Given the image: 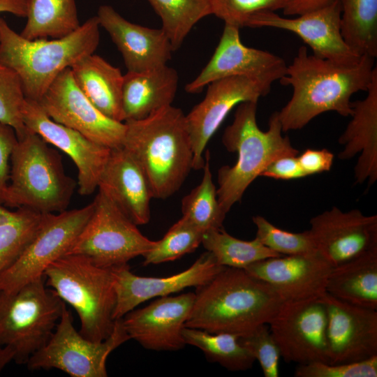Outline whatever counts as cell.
<instances>
[{"instance_id": "44dd1931", "label": "cell", "mask_w": 377, "mask_h": 377, "mask_svg": "<svg viewBox=\"0 0 377 377\" xmlns=\"http://www.w3.org/2000/svg\"><path fill=\"white\" fill-rule=\"evenodd\" d=\"M195 300L194 293L160 297L145 307L122 317L131 339L156 351H175L186 344L182 331Z\"/></svg>"}, {"instance_id": "d4e9b609", "label": "cell", "mask_w": 377, "mask_h": 377, "mask_svg": "<svg viewBox=\"0 0 377 377\" xmlns=\"http://www.w3.org/2000/svg\"><path fill=\"white\" fill-rule=\"evenodd\" d=\"M363 100L352 102L351 120L339 138L343 150L338 154L348 160L360 154L354 168L355 182L368 185L377 180V75Z\"/></svg>"}, {"instance_id": "ac0fdd59", "label": "cell", "mask_w": 377, "mask_h": 377, "mask_svg": "<svg viewBox=\"0 0 377 377\" xmlns=\"http://www.w3.org/2000/svg\"><path fill=\"white\" fill-rule=\"evenodd\" d=\"M341 5L339 0L305 13L295 18H286L274 12L253 17L248 27H272L286 30L298 36L313 52V55L340 64H354L362 57L344 41L340 28Z\"/></svg>"}, {"instance_id": "30bf717a", "label": "cell", "mask_w": 377, "mask_h": 377, "mask_svg": "<svg viewBox=\"0 0 377 377\" xmlns=\"http://www.w3.org/2000/svg\"><path fill=\"white\" fill-rule=\"evenodd\" d=\"M131 339L122 318L116 319L111 334L95 342L84 337L73 325L65 306L50 338L27 362L30 370L59 369L72 377H106V360L118 346Z\"/></svg>"}, {"instance_id": "7dc6e473", "label": "cell", "mask_w": 377, "mask_h": 377, "mask_svg": "<svg viewBox=\"0 0 377 377\" xmlns=\"http://www.w3.org/2000/svg\"><path fill=\"white\" fill-rule=\"evenodd\" d=\"M11 361H13V358L10 353L5 349L0 348V373Z\"/></svg>"}, {"instance_id": "d590c367", "label": "cell", "mask_w": 377, "mask_h": 377, "mask_svg": "<svg viewBox=\"0 0 377 377\" xmlns=\"http://www.w3.org/2000/svg\"><path fill=\"white\" fill-rule=\"evenodd\" d=\"M204 232V230L182 216L143 256V265L173 261L194 251L202 243Z\"/></svg>"}, {"instance_id": "5b68a950", "label": "cell", "mask_w": 377, "mask_h": 377, "mask_svg": "<svg viewBox=\"0 0 377 377\" xmlns=\"http://www.w3.org/2000/svg\"><path fill=\"white\" fill-rule=\"evenodd\" d=\"M100 27L94 16L65 37L28 40L0 17V64L18 75L25 98L38 102L61 72L94 54Z\"/></svg>"}, {"instance_id": "e0dca14e", "label": "cell", "mask_w": 377, "mask_h": 377, "mask_svg": "<svg viewBox=\"0 0 377 377\" xmlns=\"http://www.w3.org/2000/svg\"><path fill=\"white\" fill-rule=\"evenodd\" d=\"M22 115L28 130L66 153L73 161L78 171L79 193H93L98 188L111 149L53 121L37 101L25 98Z\"/></svg>"}, {"instance_id": "d6986e66", "label": "cell", "mask_w": 377, "mask_h": 377, "mask_svg": "<svg viewBox=\"0 0 377 377\" xmlns=\"http://www.w3.org/2000/svg\"><path fill=\"white\" fill-rule=\"evenodd\" d=\"M329 363L358 362L377 355V311L325 293Z\"/></svg>"}, {"instance_id": "3957f363", "label": "cell", "mask_w": 377, "mask_h": 377, "mask_svg": "<svg viewBox=\"0 0 377 377\" xmlns=\"http://www.w3.org/2000/svg\"><path fill=\"white\" fill-rule=\"evenodd\" d=\"M185 115L171 105L145 119L124 121L122 147L142 169L154 198L164 200L175 194L193 169Z\"/></svg>"}, {"instance_id": "2e32d148", "label": "cell", "mask_w": 377, "mask_h": 377, "mask_svg": "<svg viewBox=\"0 0 377 377\" xmlns=\"http://www.w3.org/2000/svg\"><path fill=\"white\" fill-rule=\"evenodd\" d=\"M308 230L318 253L332 267L377 248V215L332 207L310 220Z\"/></svg>"}, {"instance_id": "ee69618b", "label": "cell", "mask_w": 377, "mask_h": 377, "mask_svg": "<svg viewBox=\"0 0 377 377\" xmlns=\"http://www.w3.org/2000/svg\"><path fill=\"white\" fill-rule=\"evenodd\" d=\"M260 176L282 180L306 177L300 165L297 156H285L276 159L266 168Z\"/></svg>"}, {"instance_id": "f1b7e54d", "label": "cell", "mask_w": 377, "mask_h": 377, "mask_svg": "<svg viewBox=\"0 0 377 377\" xmlns=\"http://www.w3.org/2000/svg\"><path fill=\"white\" fill-rule=\"evenodd\" d=\"M27 23L21 34L28 40L65 37L81 25L75 0H26Z\"/></svg>"}, {"instance_id": "f546056e", "label": "cell", "mask_w": 377, "mask_h": 377, "mask_svg": "<svg viewBox=\"0 0 377 377\" xmlns=\"http://www.w3.org/2000/svg\"><path fill=\"white\" fill-rule=\"evenodd\" d=\"M346 43L360 57H377V0H339Z\"/></svg>"}, {"instance_id": "60d3db41", "label": "cell", "mask_w": 377, "mask_h": 377, "mask_svg": "<svg viewBox=\"0 0 377 377\" xmlns=\"http://www.w3.org/2000/svg\"><path fill=\"white\" fill-rule=\"evenodd\" d=\"M295 377H376L377 355L348 363L313 362L298 364Z\"/></svg>"}, {"instance_id": "f35d334b", "label": "cell", "mask_w": 377, "mask_h": 377, "mask_svg": "<svg viewBox=\"0 0 377 377\" xmlns=\"http://www.w3.org/2000/svg\"><path fill=\"white\" fill-rule=\"evenodd\" d=\"M286 0H209L212 15L239 29L247 27L258 14L283 9Z\"/></svg>"}, {"instance_id": "74e56055", "label": "cell", "mask_w": 377, "mask_h": 377, "mask_svg": "<svg viewBox=\"0 0 377 377\" xmlns=\"http://www.w3.org/2000/svg\"><path fill=\"white\" fill-rule=\"evenodd\" d=\"M24 100L23 86L18 75L0 64V122L12 127L17 139L28 131L22 115Z\"/></svg>"}, {"instance_id": "8d00e7d4", "label": "cell", "mask_w": 377, "mask_h": 377, "mask_svg": "<svg viewBox=\"0 0 377 377\" xmlns=\"http://www.w3.org/2000/svg\"><path fill=\"white\" fill-rule=\"evenodd\" d=\"M256 237L265 246L283 255H314L318 253L308 230L291 232L283 230L262 216H254Z\"/></svg>"}, {"instance_id": "5bb4252c", "label": "cell", "mask_w": 377, "mask_h": 377, "mask_svg": "<svg viewBox=\"0 0 377 377\" xmlns=\"http://www.w3.org/2000/svg\"><path fill=\"white\" fill-rule=\"evenodd\" d=\"M272 84L245 76H230L207 85L205 98L185 115L193 151V169H202L205 147L229 112L242 102H258L269 94Z\"/></svg>"}, {"instance_id": "4316f807", "label": "cell", "mask_w": 377, "mask_h": 377, "mask_svg": "<svg viewBox=\"0 0 377 377\" xmlns=\"http://www.w3.org/2000/svg\"><path fill=\"white\" fill-rule=\"evenodd\" d=\"M75 83L103 114L124 121L122 87L124 75L101 57L91 54L71 66Z\"/></svg>"}, {"instance_id": "7c38bea8", "label": "cell", "mask_w": 377, "mask_h": 377, "mask_svg": "<svg viewBox=\"0 0 377 377\" xmlns=\"http://www.w3.org/2000/svg\"><path fill=\"white\" fill-rule=\"evenodd\" d=\"M327 315L321 297L285 302L269 323L281 356L297 364L329 362Z\"/></svg>"}, {"instance_id": "9a60e30c", "label": "cell", "mask_w": 377, "mask_h": 377, "mask_svg": "<svg viewBox=\"0 0 377 377\" xmlns=\"http://www.w3.org/2000/svg\"><path fill=\"white\" fill-rule=\"evenodd\" d=\"M239 29L225 24L210 60L200 74L186 85L187 93H200L209 83L230 76H245L273 84L286 75L287 64L281 57L244 45Z\"/></svg>"}, {"instance_id": "ba28073f", "label": "cell", "mask_w": 377, "mask_h": 377, "mask_svg": "<svg viewBox=\"0 0 377 377\" xmlns=\"http://www.w3.org/2000/svg\"><path fill=\"white\" fill-rule=\"evenodd\" d=\"M65 306L44 275L15 290H0V348L27 364L47 342Z\"/></svg>"}, {"instance_id": "6da1fadb", "label": "cell", "mask_w": 377, "mask_h": 377, "mask_svg": "<svg viewBox=\"0 0 377 377\" xmlns=\"http://www.w3.org/2000/svg\"><path fill=\"white\" fill-rule=\"evenodd\" d=\"M374 59L362 56L356 63L340 64L310 55L306 46L300 47L279 80L293 89L290 101L277 112L283 132L301 129L326 112L350 116L352 96L367 91L377 75Z\"/></svg>"}, {"instance_id": "7402d4cb", "label": "cell", "mask_w": 377, "mask_h": 377, "mask_svg": "<svg viewBox=\"0 0 377 377\" xmlns=\"http://www.w3.org/2000/svg\"><path fill=\"white\" fill-rule=\"evenodd\" d=\"M332 266L319 253L269 258L244 270L274 289L285 302L321 297Z\"/></svg>"}, {"instance_id": "f6af8a7d", "label": "cell", "mask_w": 377, "mask_h": 377, "mask_svg": "<svg viewBox=\"0 0 377 377\" xmlns=\"http://www.w3.org/2000/svg\"><path fill=\"white\" fill-rule=\"evenodd\" d=\"M334 0H286L283 13L285 15H300L322 8Z\"/></svg>"}, {"instance_id": "484cf974", "label": "cell", "mask_w": 377, "mask_h": 377, "mask_svg": "<svg viewBox=\"0 0 377 377\" xmlns=\"http://www.w3.org/2000/svg\"><path fill=\"white\" fill-rule=\"evenodd\" d=\"M179 84L177 71L163 65L124 75L122 110L124 121L145 119L172 105Z\"/></svg>"}, {"instance_id": "d6a6232c", "label": "cell", "mask_w": 377, "mask_h": 377, "mask_svg": "<svg viewBox=\"0 0 377 377\" xmlns=\"http://www.w3.org/2000/svg\"><path fill=\"white\" fill-rule=\"evenodd\" d=\"M43 214L25 207L10 211L0 204V274L17 259L31 242Z\"/></svg>"}, {"instance_id": "52a82bcc", "label": "cell", "mask_w": 377, "mask_h": 377, "mask_svg": "<svg viewBox=\"0 0 377 377\" xmlns=\"http://www.w3.org/2000/svg\"><path fill=\"white\" fill-rule=\"evenodd\" d=\"M43 274L45 285L77 312L84 337L100 342L111 334L116 293L110 268L99 267L83 255L66 254Z\"/></svg>"}, {"instance_id": "4dcf8cb0", "label": "cell", "mask_w": 377, "mask_h": 377, "mask_svg": "<svg viewBox=\"0 0 377 377\" xmlns=\"http://www.w3.org/2000/svg\"><path fill=\"white\" fill-rule=\"evenodd\" d=\"M182 335L186 344L201 350L207 359L226 369L237 371L251 369L255 358L239 341V336L230 333H210L184 327Z\"/></svg>"}, {"instance_id": "8992f818", "label": "cell", "mask_w": 377, "mask_h": 377, "mask_svg": "<svg viewBox=\"0 0 377 377\" xmlns=\"http://www.w3.org/2000/svg\"><path fill=\"white\" fill-rule=\"evenodd\" d=\"M75 187L58 152L40 135L28 130L17 139L10 156L4 205L40 214L59 213L66 210Z\"/></svg>"}, {"instance_id": "ffe728a7", "label": "cell", "mask_w": 377, "mask_h": 377, "mask_svg": "<svg viewBox=\"0 0 377 377\" xmlns=\"http://www.w3.org/2000/svg\"><path fill=\"white\" fill-rule=\"evenodd\" d=\"M224 267L213 255L205 251L183 272L167 277L135 275L128 264L111 269L116 293L114 320L122 318L141 303L156 297H164L190 287H200L209 282Z\"/></svg>"}, {"instance_id": "e575fe53", "label": "cell", "mask_w": 377, "mask_h": 377, "mask_svg": "<svg viewBox=\"0 0 377 377\" xmlns=\"http://www.w3.org/2000/svg\"><path fill=\"white\" fill-rule=\"evenodd\" d=\"M209 159L207 150L201 182L182 200V216L205 232L223 227L226 215L218 201Z\"/></svg>"}, {"instance_id": "4fadbf2b", "label": "cell", "mask_w": 377, "mask_h": 377, "mask_svg": "<svg viewBox=\"0 0 377 377\" xmlns=\"http://www.w3.org/2000/svg\"><path fill=\"white\" fill-rule=\"evenodd\" d=\"M54 121L110 149L122 147L124 122L100 112L77 87L71 68L61 72L38 101Z\"/></svg>"}, {"instance_id": "b9f144b4", "label": "cell", "mask_w": 377, "mask_h": 377, "mask_svg": "<svg viewBox=\"0 0 377 377\" xmlns=\"http://www.w3.org/2000/svg\"><path fill=\"white\" fill-rule=\"evenodd\" d=\"M17 137L14 129L0 122V204H3L9 182V161Z\"/></svg>"}, {"instance_id": "8fae6325", "label": "cell", "mask_w": 377, "mask_h": 377, "mask_svg": "<svg viewBox=\"0 0 377 377\" xmlns=\"http://www.w3.org/2000/svg\"><path fill=\"white\" fill-rule=\"evenodd\" d=\"M94 202L58 214H43L38 228L23 252L0 274V290L13 291L44 275L49 265L67 254L90 219Z\"/></svg>"}, {"instance_id": "83f0119b", "label": "cell", "mask_w": 377, "mask_h": 377, "mask_svg": "<svg viewBox=\"0 0 377 377\" xmlns=\"http://www.w3.org/2000/svg\"><path fill=\"white\" fill-rule=\"evenodd\" d=\"M326 293L355 305L377 309V248L332 267Z\"/></svg>"}, {"instance_id": "277c9868", "label": "cell", "mask_w": 377, "mask_h": 377, "mask_svg": "<svg viewBox=\"0 0 377 377\" xmlns=\"http://www.w3.org/2000/svg\"><path fill=\"white\" fill-rule=\"evenodd\" d=\"M257 104L255 101L239 103L232 122L222 135L226 149L237 154L235 163L221 166L217 174V198L226 214L270 163L281 156L299 154L290 138L283 135L277 112L270 116L268 129H260L256 119Z\"/></svg>"}, {"instance_id": "cb8c5ba5", "label": "cell", "mask_w": 377, "mask_h": 377, "mask_svg": "<svg viewBox=\"0 0 377 377\" xmlns=\"http://www.w3.org/2000/svg\"><path fill=\"white\" fill-rule=\"evenodd\" d=\"M98 188L137 226L150 221V202L154 197L149 181L123 147L111 149Z\"/></svg>"}, {"instance_id": "ab89813d", "label": "cell", "mask_w": 377, "mask_h": 377, "mask_svg": "<svg viewBox=\"0 0 377 377\" xmlns=\"http://www.w3.org/2000/svg\"><path fill=\"white\" fill-rule=\"evenodd\" d=\"M239 343L258 360L264 376H279V348L268 324H263L246 334L239 337Z\"/></svg>"}, {"instance_id": "603a6c76", "label": "cell", "mask_w": 377, "mask_h": 377, "mask_svg": "<svg viewBox=\"0 0 377 377\" xmlns=\"http://www.w3.org/2000/svg\"><path fill=\"white\" fill-rule=\"evenodd\" d=\"M121 52L128 72H141L166 65L174 52L162 29H151L132 23L112 6H99L97 15Z\"/></svg>"}, {"instance_id": "7bdbcfd3", "label": "cell", "mask_w": 377, "mask_h": 377, "mask_svg": "<svg viewBox=\"0 0 377 377\" xmlns=\"http://www.w3.org/2000/svg\"><path fill=\"white\" fill-rule=\"evenodd\" d=\"M334 154L327 149H306L297 159L306 176H309L331 170Z\"/></svg>"}, {"instance_id": "836d02e7", "label": "cell", "mask_w": 377, "mask_h": 377, "mask_svg": "<svg viewBox=\"0 0 377 377\" xmlns=\"http://www.w3.org/2000/svg\"><path fill=\"white\" fill-rule=\"evenodd\" d=\"M162 22L174 51L180 47L193 27L212 15L209 0H147Z\"/></svg>"}, {"instance_id": "1f68e13d", "label": "cell", "mask_w": 377, "mask_h": 377, "mask_svg": "<svg viewBox=\"0 0 377 377\" xmlns=\"http://www.w3.org/2000/svg\"><path fill=\"white\" fill-rule=\"evenodd\" d=\"M223 267L245 269L269 258L281 256L263 245L256 237L245 241L232 237L223 227L206 230L202 243Z\"/></svg>"}, {"instance_id": "7a4b0ae2", "label": "cell", "mask_w": 377, "mask_h": 377, "mask_svg": "<svg viewBox=\"0 0 377 377\" xmlns=\"http://www.w3.org/2000/svg\"><path fill=\"white\" fill-rule=\"evenodd\" d=\"M284 302L270 286L244 269L226 267L196 288L185 327L240 337L269 324Z\"/></svg>"}, {"instance_id": "bcb514c9", "label": "cell", "mask_w": 377, "mask_h": 377, "mask_svg": "<svg viewBox=\"0 0 377 377\" xmlns=\"http://www.w3.org/2000/svg\"><path fill=\"white\" fill-rule=\"evenodd\" d=\"M8 13L20 17H26V0H0V13Z\"/></svg>"}, {"instance_id": "9c48e42d", "label": "cell", "mask_w": 377, "mask_h": 377, "mask_svg": "<svg viewBox=\"0 0 377 377\" xmlns=\"http://www.w3.org/2000/svg\"><path fill=\"white\" fill-rule=\"evenodd\" d=\"M94 211L67 254L89 258L96 265L112 268L143 256L156 244L145 237L130 219L102 191Z\"/></svg>"}]
</instances>
